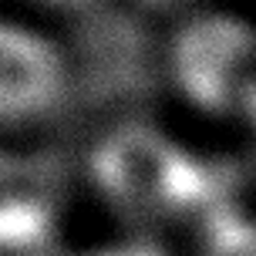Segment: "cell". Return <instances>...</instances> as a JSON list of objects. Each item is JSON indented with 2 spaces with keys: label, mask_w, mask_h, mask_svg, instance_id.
<instances>
[{
  "label": "cell",
  "mask_w": 256,
  "mask_h": 256,
  "mask_svg": "<svg viewBox=\"0 0 256 256\" xmlns=\"http://www.w3.org/2000/svg\"><path fill=\"white\" fill-rule=\"evenodd\" d=\"M172 88L199 112L256 115V27L230 14H199L172 38Z\"/></svg>",
  "instance_id": "cell-2"
},
{
  "label": "cell",
  "mask_w": 256,
  "mask_h": 256,
  "mask_svg": "<svg viewBox=\"0 0 256 256\" xmlns=\"http://www.w3.org/2000/svg\"><path fill=\"white\" fill-rule=\"evenodd\" d=\"M68 94V58L38 27L0 17V128L38 125Z\"/></svg>",
  "instance_id": "cell-3"
},
{
  "label": "cell",
  "mask_w": 256,
  "mask_h": 256,
  "mask_svg": "<svg viewBox=\"0 0 256 256\" xmlns=\"http://www.w3.org/2000/svg\"><path fill=\"white\" fill-rule=\"evenodd\" d=\"M51 230V206L38 186H0V250L38 246Z\"/></svg>",
  "instance_id": "cell-4"
},
{
  "label": "cell",
  "mask_w": 256,
  "mask_h": 256,
  "mask_svg": "<svg viewBox=\"0 0 256 256\" xmlns=\"http://www.w3.org/2000/svg\"><path fill=\"white\" fill-rule=\"evenodd\" d=\"M142 4H145V7H168V10H172V7H182V4H189V0H142Z\"/></svg>",
  "instance_id": "cell-7"
},
{
  "label": "cell",
  "mask_w": 256,
  "mask_h": 256,
  "mask_svg": "<svg viewBox=\"0 0 256 256\" xmlns=\"http://www.w3.org/2000/svg\"><path fill=\"white\" fill-rule=\"evenodd\" d=\"M30 4L54 7V10H71V7H84V4H91V0H30Z\"/></svg>",
  "instance_id": "cell-6"
},
{
  "label": "cell",
  "mask_w": 256,
  "mask_h": 256,
  "mask_svg": "<svg viewBox=\"0 0 256 256\" xmlns=\"http://www.w3.org/2000/svg\"><path fill=\"white\" fill-rule=\"evenodd\" d=\"M199 256H256V216L226 209L222 216L202 226V253Z\"/></svg>",
  "instance_id": "cell-5"
},
{
  "label": "cell",
  "mask_w": 256,
  "mask_h": 256,
  "mask_svg": "<svg viewBox=\"0 0 256 256\" xmlns=\"http://www.w3.org/2000/svg\"><path fill=\"white\" fill-rule=\"evenodd\" d=\"M91 176L112 202L135 219H216L222 206V172L166 132L122 125L91 155Z\"/></svg>",
  "instance_id": "cell-1"
},
{
  "label": "cell",
  "mask_w": 256,
  "mask_h": 256,
  "mask_svg": "<svg viewBox=\"0 0 256 256\" xmlns=\"http://www.w3.org/2000/svg\"><path fill=\"white\" fill-rule=\"evenodd\" d=\"M91 256H98V253H91Z\"/></svg>",
  "instance_id": "cell-8"
}]
</instances>
